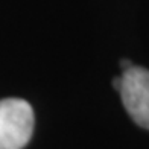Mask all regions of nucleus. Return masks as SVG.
I'll return each mask as SVG.
<instances>
[{
  "instance_id": "nucleus-1",
  "label": "nucleus",
  "mask_w": 149,
  "mask_h": 149,
  "mask_svg": "<svg viewBox=\"0 0 149 149\" xmlns=\"http://www.w3.org/2000/svg\"><path fill=\"white\" fill-rule=\"evenodd\" d=\"M33 123V110L26 100H0V149H23L32 137Z\"/></svg>"
},
{
  "instance_id": "nucleus-2",
  "label": "nucleus",
  "mask_w": 149,
  "mask_h": 149,
  "mask_svg": "<svg viewBox=\"0 0 149 149\" xmlns=\"http://www.w3.org/2000/svg\"><path fill=\"white\" fill-rule=\"evenodd\" d=\"M120 78L119 93L126 111L137 125L149 130V70L132 64Z\"/></svg>"
},
{
  "instance_id": "nucleus-3",
  "label": "nucleus",
  "mask_w": 149,
  "mask_h": 149,
  "mask_svg": "<svg viewBox=\"0 0 149 149\" xmlns=\"http://www.w3.org/2000/svg\"><path fill=\"white\" fill-rule=\"evenodd\" d=\"M120 85H122V78H120V76H116V78L113 79V87H114L116 90H119Z\"/></svg>"
},
{
  "instance_id": "nucleus-4",
  "label": "nucleus",
  "mask_w": 149,
  "mask_h": 149,
  "mask_svg": "<svg viewBox=\"0 0 149 149\" xmlns=\"http://www.w3.org/2000/svg\"><path fill=\"white\" fill-rule=\"evenodd\" d=\"M120 65H122V69H123V70H126V69H130L132 64H131V61H128V59H122L120 61Z\"/></svg>"
}]
</instances>
